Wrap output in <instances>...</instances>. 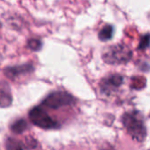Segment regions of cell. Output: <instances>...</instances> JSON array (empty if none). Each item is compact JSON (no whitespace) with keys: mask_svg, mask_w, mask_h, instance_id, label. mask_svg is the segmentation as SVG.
<instances>
[{"mask_svg":"<svg viewBox=\"0 0 150 150\" xmlns=\"http://www.w3.org/2000/svg\"><path fill=\"white\" fill-rule=\"evenodd\" d=\"M122 122L127 133L134 140L139 142L145 140L147 136V129L144 119L140 112L132 111L126 112L122 117Z\"/></svg>","mask_w":150,"mask_h":150,"instance_id":"obj_1","label":"cell"},{"mask_svg":"<svg viewBox=\"0 0 150 150\" xmlns=\"http://www.w3.org/2000/svg\"><path fill=\"white\" fill-rule=\"evenodd\" d=\"M131 49L124 44H117L106 47L103 53V60L108 64H124L132 58Z\"/></svg>","mask_w":150,"mask_h":150,"instance_id":"obj_2","label":"cell"},{"mask_svg":"<svg viewBox=\"0 0 150 150\" xmlns=\"http://www.w3.org/2000/svg\"><path fill=\"white\" fill-rule=\"evenodd\" d=\"M29 119L33 124L42 129L48 130L60 128L59 122L53 120L41 105L33 107L29 112Z\"/></svg>","mask_w":150,"mask_h":150,"instance_id":"obj_3","label":"cell"},{"mask_svg":"<svg viewBox=\"0 0 150 150\" xmlns=\"http://www.w3.org/2000/svg\"><path fill=\"white\" fill-rule=\"evenodd\" d=\"M76 103L75 98L66 91H54L50 93L41 103L43 108L59 109L63 106L73 105Z\"/></svg>","mask_w":150,"mask_h":150,"instance_id":"obj_4","label":"cell"},{"mask_svg":"<svg viewBox=\"0 0 150 150\" xmlns=\"http://www.w3.org/2000/svg\"><path fill=\"white\" fill-rule=\"evenodd\" d=\"M123 77L120 75H112L105 79H103L100 83L101 91L106 94H110L117 90L122 83Z\"/></svg>","mask_w":150,"mask_h":150,"instance_id":"obj_5","label":"cell"},{"mask_svg":"<svg viewBox=\"0 0 150 150\" xmlns=\"http://www.w3.org/2000/svg\"><path fill=\"white\" fill-rule=\"evenodd\" d=\"M12 103V96L7 83H0V107L10 106Z\"/></svg>","mask_w":150,"mask_h":150,"instance_id":"obj_6","label":"cell"},{"mask_svg":"<svg viewBox=\"0 0 150 150\" xmlns=\"http://www.w3.org/2000/svg\"><path fill=\"white\" fill-rule=\"evenodd\" d=\"M33 68L32 65H22V66H18V67H11L7 68L4 69V74L7 75L10 78H14L16 76H18L20 74L24 73H28L33 71Z\"/></svg>","mask_w":150,"mask_h":150,"instance_id":"obj_7","label":"cell"},{"mask_svg":"<svg viewBox=\"0 0 150 150\" xmlns=\"http://www.w3.org/2000/svg\"><path fill=\"white\" fill-rule=\"evenodd\" d=\"M6 150H26L28 149V143H23L19 140L9 137L5 143Z\"/></svg>","mask_w":150,"mask_h":150,"instance_id":"obj_8","label":"cell"},{"mask_svg":"<svg viewBox=\"0 0 150 150\" xmlns=\"http://www.w3.org/2000/svg\"><path fill=\"white\" fill-rule=\"evenodd\" d=\"M114 28L112 25H105L98 33V38L102 41H107L111 40L113 36Z\"/></svg>","mask_w":150,"mask_h":150,"instance_id":"obj_9","label":"cell"},{"mask_svg":"<svg viewBox=\"0 0 150 150\" xmlns=\"http://www.w3.org/2000/svg\"><path fill=\"white\" fill-rule=\"evenodd\" d=\"M27 122L24 119H20L16 120L11 126V130L16 134H20L24 133L27 129Z\"/></svg>","mask_w":150,"mask_h":150,"instance_id":"obj_10","label":"cell"},{"mask_svg":"<svg viewBox=\"0 0 150 150\" xmlns=\"http://www.w3.org/2000/svg\"><path fill=\"white\" fill-rule=\"evenodd\" d=\"M27 46L30 49H32L33 51H39L42 47V43L38 39H31L28 40Z\"/></svg>","mask_w":150,"mask_h":150,"instance_id":"obj_11","label":"cell"},{"mask_svg":"<svg viewBox=\"0 0 150 150\" xmlns=\"http://www.w3.org/2000/svg\"><path fill=\"white\" fill-rule=\"evenodd\" d=\"M150 45V34L143 35L141 39V42L139 45V48L141 50H145L147 49Z\"/></svg>","mask_w":150,"mask_h":150,"instance_id":"obj_12","label":"cell"}]
</instances>
